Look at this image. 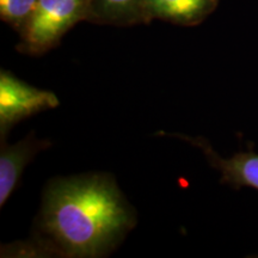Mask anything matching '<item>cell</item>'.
<instances>
[{"instance_id":"obj_1","label":"cell","mask_w":258,"mask_h":258,"mask_svg":"<svg viewBox=\"0 0 258 258\" xmlns=\"http://www.w3.org/2000/svg\"><path fill=\"white\" fill-rule=\"evenodd\" d=\"M40 228L51 250L67 257L108 253L135 225V215L111 177L84 175L47 186Z\"/></svg>"},{"instance_id":"obj_2","label":"cell","mask_w":258,"mask_h":258,"mask_svg":"<svg viewBox=\"0 0 258 258\" xmlns=\"http://www.w3.org/2000/svg\"><path fill=\"white\" fill-rule=\"evenodd\" d=\"M88 19V0H38L21 34L17 49L41 55L60 43L70 29Z\"/></svg>"},{"instance_id":"obj_3","label":"cell","mask_w":258,"mask_h":258,"mask_svg":"<svg viewBox=\"0 0 258 258\" xmlns=\"http://www.w3.org/2000/svg\"><path fill=\"white\" fill-rule=\"evenodd\" d=\"M59 105L55 93L36 89L8 71L0 73V134L4 140L12 125Z\"/></svg>"},{"instance_id":"obj_4","label":"cell","mask_w":258,"mask_h":258,"mask_svg":"<svg viewBox=\"0 0 258 258\" xmlns=\"http://www.w3.org/2000/svg\"><path fill=\"white\" fill-rule=\"evenodd\" d=\"M176 137L184 139L199 147L205 153L209 164L221 175V182L239 189L243 186L258 190V153L238 152L230 158H224L215 152L207 140L203 138H190L177 134Z\"/></svg>"},{"instance_id":"obj_5","label":"cell","mask_w":258,"mask_h":258,"mask_svg":"<svg viewBox=\"0 0 258 258\" xmlns=\"http://www.w3.org/2000/svg\"><path fill=\"white\" fill-rule=\"evenodd\" d=\"M47 140H38L34 133L15 145H2L0 151V207L5 205L22 173L34 157L50 146Z\"/></svg>"},{"instance_id":"obj_6","label":"cell","mask_w":258,"mask_h":258,"mask_svg":"<svg viewBox=\"0 0 258 258\" xmlns=\"http://www.w3.org/2000/svg\"><path fill=\"white\" fill-rule=\"evenodd\" d=\"M218 0H145L143 23L153 19L191 27L205 21L214 11Z\"/></svg>"},{"instance_id":"obj_7","label":"cell","mask_w":258,"mask_h":258,"mask_svg":"<svg viewBox=\"0 0 258 258\" xmlns=\"http://www.w3.org/2000/svg\"><path fill=\"white\" fill-rule=\"evenodd\" d=\"M145 0H88V19L96 24L133 25L143 23Z\"/></svg>"},{"instance_id":"obj_8","label":"cell","mask_w":258,"mask_h":258,"mask_svg":"<svg viewBox=\"0 0 258 258\" xmlns=\"http://www.w3.org/2000/svg\"><path fill=\"white\" fill-rule=\"evenodd\" d=\"M37 2L38 0H0L2 21L21 32L31 17Z\"/></svg>"}]
</instances>
